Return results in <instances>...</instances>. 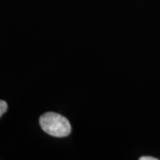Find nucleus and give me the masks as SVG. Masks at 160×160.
I'll return each mask as SVG.
<instances>
[{"label":"nucleus","mask_w":160,"mask_h":160,"mask_svg":"<svg viewBox=\"0 0 160 160\" xmlns=\"http://www.w3.org/2000/svg\"><path fill=\"white\" fill-rule=\"evenodd\" d=\"M39 123L43 131L54 137H65L71 132L69 120L54 112H47L42 115Z\"/></svg>","instance_id":"1"},{"label":"nucleus","mask_w":160,"mask_h":160,"mask_svg":"<svg viewBox=\"0 0 160 160\" xmlns=\"http://www.w3.org/2000/svg\"><path fill=\"white\" fill-rule=\"evenodd\" d=\"M6 109H7V103L5 101L0 100V118L2 117V115L6 112Z\"/></svg>","instance_id":"2"},{"label":"nucleus","mask_w":160,"mask_h":160,"mask_svg":"<svg viewBox=\"0 0 160 160\" xmlns=\"http://www.w3.org/2000/svg\"><path fill=\"white\" fill-rule=\"evenodd\" d=\"M140 160H158V158H152V157H142L140 158Z\"/></svg>","instance_id":"3"}]
</instances>
